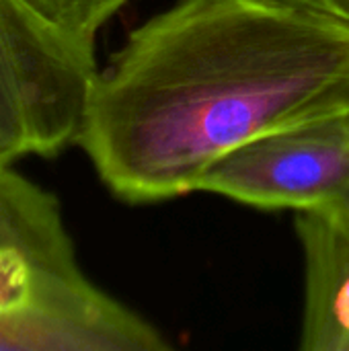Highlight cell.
Listing matches in <instances>:
<instances>
[{"label": "cell", "instance_id": "cell-1", "mask_svg": "<svg viewBox=\"0 0 349 351\" xmlns=\"http://www.w3.org/2000/svg\"><path fill=\"white\" fill-rule=\"evenodd\" d=\"M349 111V25L272 0H175L99 70L76 146L109 193L195 191L234 148Z\"/></svg>", "mask_w": 349, "mask_h": 351}, {"label": "cell", "instance_id": "cell-7", "mask_svg": "<svg viewBox=\"0 0 349 351\" xmlns=\"http://www.w3.org/2000/svg\"><path fill=\"white\" fill-rule=\"evenodd\" d=\"M272 2L300 8V10L321 14L327 19H335L339 23L349 25V0H272Z\"/></svg>", "mask_w": 349, "mask_h": 351}, {"label": "cell", "instance_id": "cell-5", "mask_svg": "<svg viewBox=\"0 0 349 351\" xmlns=\"http://www.w3.org/2000/svg\"><path fill=\"white\" fill-rule=\"evenodd\" d=\"M304 261L302 351H349V222L331 206L296 212Z\"/></svg>", "mask_w": 349, "mask_h": 351}, {"label": "cell", "instance_id": "cell-4", "mask_svg": "<svg viewBox=\"0 0 349 351\" xmlns=\"http://www.w3.org/2000/svg\"><path fill=\"white\" fill-rule=\"evenodd\" d=\"M195 191L265 212L333 206L349 191V111L274 130L234 148L200 177Z\"/></svg>", "mask_w": 349, "mask_h": 351}, {"label": "cell", "instance_id": "cell-8", "mask_svg": "<svg viewBox=\"0 0 349 351\" xmlns=\"http://www.w3.org/2000/svg\"><path fill=\"white\" fill-rule=\"evenodd\" d=\"M331 208H333V210H337V212H339V214H341V216H344V218L349 222V191H346V193H344V195H341V197H339Z\"/></svg>", "mask_w": 349, "mask_h": 351}, {"label": "cell", "instance_id": "cell-2", "mask_svg": "<svg viewBox=\"0 0 349 351\" xmlns=\"http://www.w3.org/2000/svg\"><path fill=\"white\" fill-rule=\"evenodd\" d=\"M80 267L56 193L0 165V351H169Z\"/></svg>", "mask_w": 349, "mask_h": 351}, {"label": "cell", "instance_id": "cell-3", "mask_svg": "<svg viewBox=\"0 0 349 351\" xmlns=\"http://www.w3.org/2000/svg\"><path fill=\"white\" fill-rule=\"evenodd\" d=\"M97 74L95 47L27 0H0V165L76 146Z\"/></svg>", "mask_w": 349, "mask_h": 351}, {"label": "cell", "instance_id": "cell-6", "mask_svg": "<svg viewBox=\"0 0 349 351\" xmlns=\"http://www.w3.org/2000/svg\"><path fill=\"white\" fill-rule=\"evenodd\" d=\"M47 23L78 43L95 47L99 31L130 0H27Z\"/></svg>", "mask_w": 349, "mask_h": 351}]
</instances>
